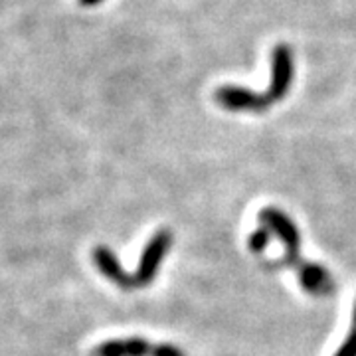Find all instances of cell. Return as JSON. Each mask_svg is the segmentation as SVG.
I'll return each instance as SVG.
<instances>
[{
	"label": "cell",
	"instance_id": "6da1fadb",
	"mask_svg": "<svg viewBox=\"0 0 356 356\" xmlns=\"http://www.w3.org/2000/svg\"><path fill=\"white\" fill-rule=\"evenodd\" d=\"M259 224L267 228L271 234L280 238L283 245L287 248L285 264L297 267L303 259H299V245H301V236L299 229L291 222V218L283 214L277 208H264L259 212Z\"/></svg>",
	"mask_w": 356,
	"mask_h": 356
},
{
	"label": "cell",
	"instance_id": "7a4b0ae2",
	"mask_svg": "<svg viewBox=\"0 0 356 356\" xmlns=\"http://www.w3.org/2000/svg\"><path fill=\"white\" fill-rule=\"evenodd\" d=\"M170 243H172V236H170L168 229H159L149 240V243L143 250V255H140L139 269L135 273V283L137 285H149L154 280V275H156L159 267L163 264Z\"/></svg>",
	"mask_w": 356,
	"mask_h": 356
},
{
	"label": "cell",
	"instance_id": "3957f363",
	"mask_svg": "<svg viewBox=\"0 0 356 356\" xmlns=\"http://www.w3.org/2000/svg\"><path fill=\"white\" fill-rule=\"evenodd\" d=\"M293 51L289 46L280 44L273 54H271V83L267 88V99L273 102H280L283 99L289 88H291L293 81Z\"/></svg>",
	"mask_w": 356,
	"mask_h": 356
},
{
	"label": "cell",
	"instance_id": "277c9868",
	"mask_svg": "<svg viewBox=\"0 0 356 356\" xmlns=\"http://www.w3.org/2000/svg\"><path fill=\"white\" fill-rule=\"evenodd\" d=\"M216 102L229 111H266L271 105L267 95L238 86H224L216 91Z\"/></svg>",
	"mask_w": 356,
	"mask_h": 356
},
{
	"label": "cell",
	"instance_id": "5b68a950",
	"mask_svg": "<svg viewBox=\"0 0 356 356\" xmlns=\"http://www.w3.org/2000/svg\"><path fill=\"white\" fill-rule=\"evenodd\" d=\"M93 261H95V266L99 267V271H102L103 275L109 281H113L115 285H119L121 289H133V287H137L135 275H127L123 271V267L119 264L117 255L109 248L97 245L93 250Z\"/></svg>",
	"mask_w": 356,
	"mask_h": 356
},
{
	"label": "cell",
	"instance_id": "8992f818",
	"mask_svg": "<svg viewBox=\"0 0 356 356\" xmlns=\"http://www.w3.org/2000/svg\"><path fill=\"white\" fill-rule=\"evenodd\" d=\"M295 269L299 271V281L311 295H331L334 291V281L325 267L301 261Z\"/></svg>",
	"mask_w": 356,
	"mask_h": 356
},
{
	"label": "cell",
	"instance_id": "52a82bcc",
	"mask_svg": "<svg viewBox=\"0 0 356 356\" xmlns=\"http://www.w3.org/2000/svg\"><path fill=\"white\" fill-rule=\"evenodd\" d=\"M153 350L154 346H151L145 339L133 337V339H117L99 344L95 356H149L153 355Z\"/></svg>",
	"mask_w": 356,
	"mask_h": 356
},
{
	"label": "cell",
	"instance_id": "ba28073f",
	"mask_svg": "<svg viewBox=\"0 0 356 356\" xmlns=\"http://www.w3.org/2000/svg\"><path fill=\"white\" fill-rule=\"evenodd\" d=\"M269 236H271V232L267 228H261L254 232L252 236H250V248H252V252H264L266 250L267 242H269Z\"/></svg>",
	"mask_w": 356,
	"mask_h": 356
},
{
	"label": "cell",
	"instance_id": "9c48e42d",
	"mask_svg": "<svg viewBox=\"0 0 356 356\" xmlns=\"http://www.w3.org/2000/svg\"><path fill=\"white\" fill-rule=\"evenodd\" d=\"M334 356H356V327L353 329V332L346 337V341L343 343V346L337 350Z\"/></svg>",
	"mask_w": 356,
	"mask_h": 356
},
{
	"label": "cell",
	"instance_id": "30bf717a",
	"mask_svg": "<svg viewBox=\"0 0 356 356\" xmlns=\"http://www.w3.org/2000/svg\"><path fill=\"white\" fill-rule=\"evenodd\" d=\"M153 356H186L178 346H172V344H159L154 346Z\"/></svg>",
	"mask_w": 356,
	"mask_h": 356
},
{
	"label": "cell",
	"instance_id": "8fae6325",
	"mask_svg": "<svg viewBox=\"0 0 356 356\" xmlns=\"http://www.w3.org/2000/svg\"><path fill=\"white\" fill-rule=\"evenodd\" d=\"M103 0H79V4L81 6H95V4H99Z\"/></svg>",
	"mask_w": 356,
	"mask_h": 356
},
{
	"label": "cell",
	"instance_id": "7c38bea8",
	"mask_svg": "<svg viewBox=\"0 0 356 356\" xmlns=\"http://www.w3.org/2000/svg\"><path fill=\"white\" fill-rule=\"evenodd\" d=\"M353 318H355V327H356V307H355V317Z\"/></svg>",
	"mask_w": 356,
	"mask_h": 356
}]
</instances>
